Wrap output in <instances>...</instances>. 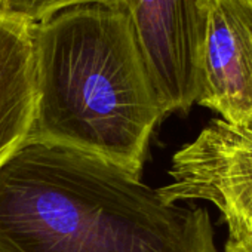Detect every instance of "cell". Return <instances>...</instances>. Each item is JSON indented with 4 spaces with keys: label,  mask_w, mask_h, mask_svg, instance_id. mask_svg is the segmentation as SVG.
Masks as SVG:
<instances>
[{
    "label": "cell",
    "mask_w": 252,
    "mask_h": 252,
    "mask_svg": "<svg viewBox=\"0 0 252 252\" xmlns=\"http://www.w3.org/2000/svg\"><path fill=\"white\" fill-rule=\"evenodd\" d=\"M0 252H218L205 208L101 158L29 140L0 168Z\"/></svg>",
    "instance_id": "1"
},
{
    "label": "cell",
    "mask_w": 252,
    "mask_h": 252,
    "mask_svg": "<svg viewBox=\"0 0 252 252\" xmlns=\"http://www.w3.org/2000/svg\"><path fill=\"white\" fill-rule=\"evenodd\" d=\"M36 116L29 140L141 177L165 117L125 9L80 6L34 24Z\"/></svg>",
    "instance_id": "2"
},
{
    "label": "cell",
    "mask_w": 252,
    "mask_h": 252,
    "mask_svg": "<svg viewBox=\"0 0 252 252\" xmlns=\"http://www.w3.org/2000/svg\"><path fill=\"white\" fill-rule=\"evenodd\" d=\"M165 203L208 200L222 215L230 242L252 240V126L211 120L174 158Z\"/></svg>",
    "instance_id": "3"
},
{
    "label": "cell",
    "mask_w": 252,
    "mask_h": 252,
    "mask_svg": "<svg viewBox=\"0 0 252 252\" xmlns=\"http://www.w3.org/2000/svg\"><path fill=\"white\" fill-rule=\"evenodd\" d=\"M211 0H126L132 36L163 114L187 113L200 92Z\"/></svg>",
    "instance_id": "4"
},
{
    "label": "cell",
    "mask_w": 252,
    "mask_h": 252,
    "mask_svg": "<svg viewBox=\"0 0 252 252\" xmlns=\"http://www.w3.org/2000/svg\"><path fill=\"white\" fill-rule=\"evenodd\" d=\"M196 104L252 126V14L236 0H211Z\"/></svg>",
    "instance_id": "5"
},
{
    "label": "cell",
    "mask_w": 252,
    "mask_h": 252,
    "mask_svg": "<svg viewBox=\"0 0 252 252\" xmlns=\"http://www.w3.org/2000/svg\"><path fill=\"white\" fill-rule=\"evenodd\" d=\"M34 24L0 14V168L30 138L36 116Z\"/></svg>",
    "instance_id": "6"
},
{
    "label": "cell",
    "mask_w": 252,
    "mask_h": 252,
    "mask_svg": "<svg viewBox=\"0 0 252 252\" xmlns=\"http://www.w3.org/2000/svg\"><path fill=\"white\" fill-rule=\"evenodd\" d=\"M94 5L125 9L126 0H0V14L39 24L63 11Z\"/></svg>",
    "instance_id": "7"
},
{
    "label": "cell",
    "mask_w": 252,
    "mask_h": 252,
    "mask_svg": "<svg viewBox=\"0 0 252 252\" xmlns=\"http://www.w3.org/2000/svg\"><path fill=\"white\" fill-rule=\"evenodd\" d=\"M225 252H252V240H245V242H230L227 240Z\"/></svg>",
    "instance_id": "8"
},
{
    "label": "cell",
    "mask_w": 252,
    "mask_h": 252,
    "mask_svg": "<svg viewBox=\"0 0 252 252\" xmlns=\"http://www.w3.org/2000/svg\"><path fill=\"white\" fill-rule=\"evenodd\" d=\"M236 2H239L243 8H246L252 14V0H236Z\"/></svg>",
    "instance_id": "9"
}]
</instances>
